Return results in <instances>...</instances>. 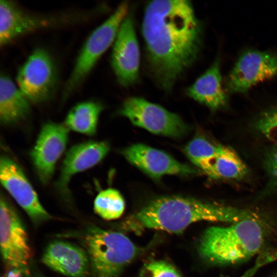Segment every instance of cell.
Wrapping results in <instances>:
<instances>
[{
    "label": "cell",
    "instance_id": "cell-1",
    "mask_svg": "<svg viewBox=\"0 0 277 277\" xmlns=\"http://www.w3.org/2000/svg\"><path fill=\"white\" fill-rule=\"evenodd\" d=\"M142 32L149 68L160 87L169 91L199 56L201 23L190 1H153L145 8Z\"/></svg>",
    "mask_w": 277,
    "mask_h": 277
},
{
    "label": "cell",
    "instance_id": "cell-2",
    "mask_svg": "<svg viewBox=\"0 0 277 277\" xmlns=\"http://www.w3.org/2000/svg\"><path fill=\"white\" fill-rule=\"evenodd\" d=\"M255 218L250 211L179 196L156 198L133 215L143 228L170 233L183 231L193 223L209 221L235 223Z\"/></svg>",
    "mask_w": 277,
    "mask_h": 277
},
{
    "label": "cell",
    "instance_id": "cell-3",
    "mask_svg": "<svg viewBox=\"0 0 277 277\" xmlns=\"http://www.w3.org/2000/svg\"><path fill=\"white\" fill-rule=\"evenodd\" d=\"M264 243V232L255 217L209 228L202 236L199 251L213 264H235L257 254Z\"/></svg>",
    "mask_w": 277,
    "mask_h": 277
},
{
    "label": "cell",
    "instance_id": "cell-4",
    "mask_svg": "<svg viewBox=\"0 0 277 277\" xmlns=\"http://www.w3.org/2000/svg\"><path fill=\"white\" fill-rule=\"evenodd\" d=\"M90 260L99 277H116L136 256L138 250L124 234L90 227L85 235Z\"/></svg>",
    "mask_w": 277,
    "mask_h": 277
},
{
    "label": "cell",
    "instance_id": "cell-5",
    "mask_svg": "<svg viewBox=\"0 0 277 277\" xmlns=\"http://www.w3.org/2000/svg\"><path fill=\"white\" fill-rule=\"evenodd\" d=\"M128 4H121L113 13L89 35L81 50L65 86L64 98L82 83L103 53L114 43L119 28L127 15Z\"/></svg>",
    "mask_w": 277,
    "mask_h": 277
},
{
    "label": "cell",
    "instance_id": "cell-6",
    "mask_svg": "<svg viewBox=\"0 0 277 277\" xmlns=\"http://www.w3.org/2000/svg\"><path fill=\"white\" fill-rule=\"evenodd\" d=\"M0 243L7 270H22L28 276L32 250L25 227L17 213L1 195L0 199Z\"/></svg>",
    "mask_w": 277,
    "mask_h": 277
},
{
    "label": "cell",
    "instance_id": "cell-7",
    "mask_svg": "<svg viewBox=\"0 0 277 277\" xmlns=\"http://www.w3.org/2000/svg\"><path fill=\"white\" fill-rule=\"evenodd\" d=\"M119 113L135 126L154 134L177 137L188 130V126L180 116L140 97L127 98Z\"/></svg>",
    "mask_w": 277,
    "mask_h": 277
},
{
    "label": "cell",
    "instance_id": "cell-8",
    "mask_svg": "<svg viewBox=\"0 0 277 277\" xmlns=\"http://www.w3.org/2000/svg\"><path fill=\"white\" fill-rule=\"evenodd\" d=\"M16 83L30 103L49 100L57 83L55 66L50 54L41 48L34 50L18 70Z\"/></svg>",
    "mask_w": 277,
    "mask_h": 277
},
{
    "label": "cell",
    "instance_id": "cell-9",
    "mask_svg": "<svg viewBox=\"0 0 277 277\" xmlns=\"http://www.w3.org/2000/svg\"><path fill=\"white\" fill-rule=\"evenodd\" d=\"M277 76V54L248 49L239 57L226 79L230 93H245L257 84Z\"/></svg>",
    "mask_w": 277,
    "mask_h": 277
},
{
    "label": "cell",
    "instance_id": "cell-10",
    "mask_svg": "<svg viewBox=\"0 0 277 277\" xmlns=\"http://www.w3.org/2000/svg\"><path fill=\"white\" fill-rule=\"evenodd\" d=\"M140 49L132 17L122 22L113 43L111 63L119 84L123 87L134 84L138 79Z\"/></svg>",
    "mask_w": 277,
    "mask_h": 277
},
{
    "label": "cell",
    "instance_id": "cell-11",
    "mask_svg": "<svg viewBox=\"0 0 277 277\" xmlns=\"http://www.w3.org/2000/svg\"><path fill=\"white\" fill-rule=\"evenodd\" d=\"M0 180L2 186L33 222L38 224L50 219L22 169L5 155L0 160Z\"/></svg>",
    "mask_w": 277,
    "mask_h": 277
},
{
    "label": "cell",
    "instance_id": "cell-12",
    "mask_svg": "<svg viewBox=\"0 0 277 277\" xmlns=\"http://www.w3.org/2000/svg\"><path fill=\"white\" fill-rule=\"evenodd\" d=\"M68 136V128L65 125L49 122L42 127L30 155L44 184L51 179L56 162L65 149Z\"/></svg>",
    "mask_w": 277,
    "mask_h": 277
},
{
    "label": "cell",
    "instance_id": "cell-13",
    "mask_svg": "<svg viewBox=\"0 0 277 277\" xmlns=\"http://www.w3.org/2000/svg\"><path fill=\"white\" fill-rule=\"evenodd\" d=\"M62 19L27 12L13 2L0 1V45L4 47L18 37L57 25Z\"/></svg>",
    "mask_w": 277,
    "mask_h": 277
},
{
    "label": "cell",
    "instance_id": "cell-14",
    "mask_svg": "<svg viewBox=\"0 0 277 277\" xmlns=\"http://www.w3.org/2000/svg\"><path fill=\"white\" fill-rule=\"evenodd\" d=\"M122 153L128 162L152 177L196 173L192 167L180 163L166 152L144 144L132 145Z\"/></svg>",
    "mask_w": 277,
    "mask_h": 277
},
{
    "label": "cell",
    "instance_id": "cell-15",
    "mask_svg": "<svg viewBox=\"0 0 277 277\" xmlns=\"http://www.w3.org/2000/svg\"><path fill=\"white\" fill-rule=\"evenodd\" d=\"M43 263L69 277H87L89 261L86 253L71 243L62 241L51 243L42 258Z\"/></svg>",
    "mask_w": 277,
    "mask_h": 277
},
{
    "label": "cell",
    "instance_id": "cell-16",
    "mask_svg": "<svg viewBox=\"0 0 277 277\" xmlns=\"http://www.w3.org/2000/svg\"><path fill=\"white\" fill-rule=\"evenodd\" d=\"M109 145L104 141H88L73 146L63 161L58 186L65 191L71 177L100 163L107 154Z\"/></svg>",
    "mask_w": 277,
    "mask_h": 277
},
{
    "label": "cell",
    "instance_id": "cell-17",
    "mask_svg": "<svg viewBox=\"0 0 277 277\" xmlns=\"http://www.w3.org/2000/svg\"><path fill=\"white\" fill-rule=\"evenodd\" d=\"M220 59L216 58L207 70L189 86L186 94L212 110L226 107L228 96L222 84Z\"/></svg>",
    "mask_w": 277,
    "mask_h": 277
},
{
    "label": "cell",
    "instance_id": "cell-18",
    "mask_svg": "<svg viewBox=\"0 0 277 277\" xmlns=\"http://www.w3.org/2000/svg\"><path fill=\"white\" fill-rule=\"evenodd\" d=\"M30 102L17 85L7 75L0 77V120L12 124L25 118L29 114Z\"/></svg>",
    "mask_w": 277,
    "mask_h": 277
},
{
    "label": "cell",
    "instance_id": "cell-19",
    "mask_svg": "<svg viewBox=\"0 0 277 277\" xmlns=\"http://www.w3.org/2000/svg\"><path fill=\"white\" fill-rule=\"evenodd\" d=\"M202 170L215 179L239 180L247 173L246 166L241 158L233 150L224 146Z\"/></svg>",
    "mask_w": 277,
    "mask_h": 277
},
{
    "label": "cell",
    "instance_id": "cell-20",
    "mask_svg": "<svg viewBox=\"0 0 277 277\" xmlns=\"http://www.w3.org/2000/svg\"><path fill=\"white\" fill-rule=\"evenodd\" d=\"M102 106L94 101L81 102L67 114L65 125L69 129L88 135H94L97 128Z\"/></svg>",
    "mask_w": 277,
    "mask_h": 277
},
{
    "label": "cell",
    "instance_id": "cell-21",
    "mask_svg": "<svg viewBox=\"0 0 277 277\" xmlns=\"http://www.w3.org/2000/svg\"><path fill=\"white\" fill-rule=\"evenodd\" d=\"M125 201L116 189L108 188L101 191L94 202V210L102 218L112 220L119 218L125 209Z\"/></svg>",
    "mask_w": 277,
    "mask_h": 277
},
{
    "label": "cell",
    "instance_id": "cell-22",
    "mask_svg": "<svg viewBox=\"0 0 277 277\" xmlns=\"http://www.w3.org/2000/svg\"><path fill=\"white\" fill-rule=\"evenodd\" d=\"M223 146L214 144L203 137H196L186 146L184 152L190 161L202 170L220 152Z\"/></svg>",
    "mask_w": 277,
    "mask_h": 277
},
{
    "label": "cell",
    "instance_id": "cell-23",
    "mask_svg": "<svg viewBox=\"0 0 277 277\" xmlns=\"http://www.w3.org/2000/svg\"><path fill=\"white\" fill-rule=\"evenodd\" d=\"M255 127L268 140L277 144V105L262 113L255 122Z\"/></svg>",
    "mask_w": 277,
    "mask_h": 277
},
{
    "label": "cell",
    "instance_id": "cell-24",
    "mask_svg": "<svg viewBox=\"0 0 277 277\" xmlns=\"http://www.w3.org/2000/svg\"><path fill=\"white\" fill-rule=\"evenodd\" d=\"M139 277H181L170 264L163 261H152L142 267Z\"/></svg>",
    "mask_w": 277,
    "mask_h": 277
},
{
    "label": "cell",
    "instance_id": "cell-25",
    "mask_svg": "<svg viewBox=\"0 0 277 277\" xmlns=\"http://www.w3.org/2000/svg\"><path fill=\"white\" fill-rule=\"evenodd\" d=\"M265 160L271 184L277 189V144H274L269 149Z\"/></svg>",
    "mask_w": 277,
    "mask_h": 277
},
{
    "label": "cell",
    "instance_id": "cell-26",
    "mask_svg": "<svg viewBox=\"0 0 277 277\" xmlns=\"http://www.w3.org/2000/svg\"><path fill=\"white\" fill-rule=\"evenodd\" d=\"M28 276L22 270L17 269H11L7 271L5 277H23Z\"/></svg>",
    "mask_w": 277,
    "mask_h": 277
},
{
    "label": "cell",
    "instance_id": "cell-27",
    "mask_svg": "<svg viewBox=\"0 0 277 277\" xmlns=\"http://www.w3.org/2000/svg\"><path fill=\"white\" fill-rule=\"evenodd\" d=\"M273 277H277V275H275V276H274Z\"/></svg>",
    "mask_w": 277,
    "mask_h": 277
},
{
    "label": "cell",
    "instance_id": "cell-28",
    "mask_svg": "<svg viewBox=\"0 0 277 277\" xmlns=\"http://www.w3.org/2000/svg\"><path fill=\"white\" fill-rule=\"evenodd\" d=\"M100 277H103V276H100Z\"/></svg>",
    "mask_w": 277,
    "mask_h": 277
},
{
    "label": "cell",
    "instance_id": "cell-29",
    "mask_svg": "<svg viewBox=\"0 0 277 277\" xmlns=\"http://www.w3.org/2000/svg\"><path fill=\"white\" fill-rule=\"evenodd\" d=\"M276 255H277V253H276Z\"/></svg>",
    "mask_w": 277,
    "mask_h": 277
}]
</instances>
